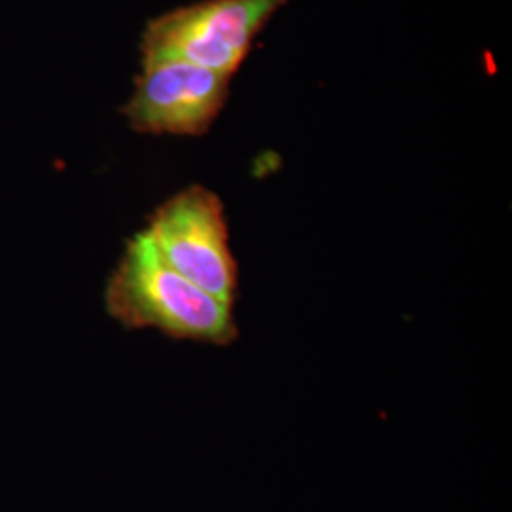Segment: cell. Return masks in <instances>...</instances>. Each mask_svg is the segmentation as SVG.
Listing matches in <instances>:
<instances>
[{
  "mask_svg": "<svg viewBox=\"0 0 512 512\" xmlns=\"http://www.w3.org/2000/svg\"><path fill=\"white\" fill-rule=\"evenodd\" d=\"M110 315L128 329H158L171 338L228 346L238 338L232 306L175 272L147 236L131 239L105 293Z\"/></svg>",
  "mask_w": 512,
  "mask_h": 512,
  "instance_id": "obj_1",
  "label": "cell"
},
{
  "mask_svg": "<svg viewBox=\"0 0 512 512\" xmlns=\"http://www.w3.org/2000/svg\"><path fill=\"white\" fill-rule=\"evenodd\" d=\"M232 74L179 59H143L124 114L131 128L152 135H202L226 103Z\"/></svg>",
  "mask_w": 512,
  "mask_h": 512,
  "instance_id": "obj_4",
  "label": "cell"
},
{
  "mask_svg": "<svg viewBox=\"0 0 512 512\" xmlns=\"http://www.w3.org/2000/svg\"><path fill=\"white\" fill-rule=\"evenodd\" d=\"M145 232L175 272L234 306L238 264L228 241L224 207L215 192L203 186L186 188L156 209Z\"/></svg>",
  "mask_w": 512,
  "mask_h": 512,
  "instance_id": "obj_3",
  "label": "cell"
},
{
  "mask_svg": "<svg viewBox=\"0 0 512 512\" xmlns=\"http://www.w3.org/2000/svg\"><path fill=\"white\" fill-rule=\"evenodd\" d=\"M287 0H203L154 19L143 59H179L236 74L262 27Z\"/></svg>",
  "mask_w": 512,
  "mask_h": 512,
  "instance_id": "obj_2",
  "label": "cell"
}]
</instances>
